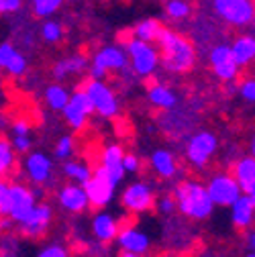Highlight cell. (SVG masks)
I'll use <instances>...</instances> for the list:
<instances>
[{"mask_svg": "<svg viewBox=\"0 0 255 257\" xmlns=\"http://www.w3.org/2000/svg\"><path fill=\"white\" fill-rule=\"evenodd\" d=\"M155 43L159 45V53H162L159 55V61H164V66L170 72L184 74L188 70H192L194 61H196V49L190 43V39L164 27V31L159 33Z\"/></svg>", "mask_w": 255, "mask_h": 257, "instance_id": "obj_1", "label": "cell"}, {"mask_svg": "<svg viewBox=\"0 0 255 257\" xmlns=\"http://www.w3.org/2000/svg\"><path fill=\"white\" fill-rule=\"evenodd\" d=\"M174 200H176V208H180L186 216L194 218V220L208 218L214 208L208 192H206V186L200 182H192V180L178 184Z\"/></svg>", "mask_w": 255, "mask_h": 257, "instance_id": "obj_2", "label": "cell"}, {"mask_svg": "<svg viewBox=\"0 0 255 257\" xmlns=\"http://www.w3.org/2000/svg\"><path fill=\"white\" fill-rule=\"evenodd\" d=\"M126 59H131V70L137 76H151L159 66V51L145 41L131 39L126 41Z\"/></svg>", "mask_w": 255, "mask_h": 257, "instance_id": "obj_3", "label": "cell"}, {"mask_svg": "<svg viewBox=\"0 0 255 257\" xmlns=\"http://www.w3.org/2000/svg\"><path fill=\"white\" fill-rule=\"evenodd\" d=\"M82 90L88 94L94 112H98L104 118L116 116V112H118V100H116L112 88L104 84V80H92L90 78L82 86Z\"/></svg>", "mask_w": 255, "mask_h": 257, "instance_id": "obj_4", "label": "cell"}, {"mask_svg": "<svg viewBox=\"0 0 255 257\" xmlns=\"http://www.w3.org/2000/svg\"><path fill=\"white\" fill-rule=\"evenodd\" d=\"M86 196H88V202L96 208H102L106 204H110L112 196H114V188L116 184L110 180V176L106 174V170L100 166L92 172V176L82 184Z\"/></svg>", "mask_w": 255, "mask_h": 257, "instance_id": "obj_5", "label": "cell"}, {"mask_svg": "<svg viewBox=\"0 0 255 257\" xmlns=\"http://www.w3.org/2000/svg\"><path fill=\"white\" fill-rule=\"evenodd\" d=\"M212 9L222 21L235 27L251 25L255 17L253 0H212Z\"/></svg>", "mask_w": 255, "mask_h": 257, "instance_id": "obj_6", "label": "cell"}, {"mask_svg": "<svg viewBox=\"0 0 255 257\" xmlns=\"http://www.w3.org/2000/svg\"><path fill=\"white\" fill-rule=\"evenodd\" d=\"M206 192L212 200L214 206H231L243 192L237 184V180L229 174H216L208 180L206 184Z\"/></svg>", "mask_w": 255, "mask_h": 257, "instance_id": "obj_7", "label": "cell"}, {"mask_svg": "<svg viewBox=\"0 0 255 257\" xmlns=\"http://www.w3.org/2000/svg\"><path fill=\"white\" fill-rule=\"evenodd\" d=\"M61 112H63V116H66V120H68V124L72 128L82 131V128L86 126V122H88V116L94 112V108H92V102L88 98V94L80 88L78 92L70 94V100H68L66 106L61 108Z\"/></svg>", "mask_w": 255, "mask_h": 257, "instance_id": "obj_8", "label": "cell"}, {"mask_svg": "<svg viewBox=\"0 0 255 257\" xmlns=\"http://www.w3.org/2000/svg\"><path fill=\"white\" fill-rule=\"evenodd\" d=\"M37 204V198L33 190H29L25 184H11L9 188V218L15 222H21L33 206Z\"/></svg>", "mask_w": 255, "mask_h": 257, "instance_id": "obj_9", "label": "cell"}, {"mask_svg": "<svg viewBox=\"0 0 255 257\" xmlns=\"http://www.w3.org/2000/svg\"><path fill=\"white\" fill-rule=\"evenodd\" d=\"M216 145H218V141L212 133H208V131L196 133L186 147L188 162L192 166H196V168H204L208 164V159L212 157V153L216 151Z\"/></svg>", "mask_w": 255, "mask_h": 257, "instance_id": "obj_10", "label": "cell"}, {"mask_svg": "<svg viewBox=\"0 0 255 257\" xmlns=\"http://www.w3.org/2000/svg\"><path fill=\"white\" fill-rule=\"evenodd\" d=\"M53 212L47 204H35L33 210H31L19 224H21V233L29 239H39L47 233L49 224H51Z\"/></svg>", "mask_w": 255, "mask_h": 257, "instance_id": "obj_11", "label": "cell"}, {"mask_svg": "<svg viewBox=\"0 0 255 257\" xmlns=\"http://www.w3.org/2000/svg\"><path fill=\"white\" fill-rule=\"evenodd\" d=\"M153 202H155L153 190L145 182H135L126 186L122 192V206L129 212H145L153 206Z\"/></svg>", "mask_w": 255, "mask_h": 257, "instance_id": "obj_12", "label": "cell"}, {"mask_svg": "<svg viewBox=\"0 0 255 257\" xmlns=\"http://www.w3.org/2000/svg\"><path fill=\"white\" fill-rule=\"evenodd\" d=\"M57 200H59L61 208H66L70 212H84L90 206L82 184H68V186H63L57 192Z\"/></svg>", "mask_w": 255, "mask_h": 257, "instance_id": "obj_13", "label": "cell"}, {"mask_svg": "<svg viewBox=\"0 0 255 257\" xmlns=\"http://www.w3.org/2000/svg\"><path fill=\"white\" fill-rule=\"evenodd\" d=\"M27 178L33 184H47L53 172V164L45 153H31L25 162Z\"/></svg>", "mask_w": 255, "mask_h": 257, "instance_id": "obj_14", "label": "cell"}, {"mask_svg": "<svg viewBox=\"0 0 255 257\" xmlns=\"http://www.w3.org/2000/svg\"><path fill=\"white\" fill-rule=\"evenodd\" d=\"M253 214H255V196H251V194H241L231 204V220L237 229L251 227Z\"/></svg>", "mask_w": 255, "mask_h": 257, "instance_id": "obj_15", "label": "cell"}, {"mask_svg": "<svg viewBox=\"0 0 255 257\" xmlns=\"http://www.w3.org/2000/svg\"><path fill=\"white\" fill-rule=\"evenodd\" d=\"M116 241H118V245L122 247V251H131V253H141V255H145L147 249H149V237H147L145 233H141L139 229H133V227L118 229Z\"/></svg>", "mask_w": 255, "mask_h": 257, "instance_id": "obj_16", "label": "cell"}, {"mask_svg": "<svg viewBox=\"0 0 255 257\" xmlns=\"http://www.w3.org/2000/svg\"><path fill=\"white\" fill-rule=\"evenodd\" d=\"M94 63L102 66L106 72H120L124 66H129V59H126L124 49H120L116 45H108V47H102L100 51H96Z\"/></svg>", "mask_w": 255, "mask_h": 257, "instance_id": "obj_17", "label": "cell"}, {"mask_svg": "<svg viewBox=\"0 0 255 257\" xmlns=\"http://www.w3.org/2000/svg\"><path fill=\"white\" fill-rule=\"evenodd\" d=\"M233 178L237 180L243 194L255 196V159L251 155L239 159L235 166V172H233Z\"/></svg>", "mask_w": 255, "mask_h": 257, "instance_id": "obj_18", "label": "cell"}, {"mask_svg": "<svg viewBox=\"0 0 255 257\" xmlns=\"http://www.w3.org/2000/svg\"><path fill=\"white\" fill-rule=\"evenodd\" d=\"M122 147L112 143L102 151V168L106 170V174L110 176V180L114 184H118L124 178V170H122Z\"/></svg>", "mask_w": 255, "mask_h": 257, "instance_id": "obj_19", "label": "cell"}, {"mask_svg": "<svg viewBox=\"0 0 255 257\" xmlns=\"http://www.w3.org/2000/svg\"><path fill=\"white\" fill-rule=\"evenodd\" d=\"M92 233L100 243H110L116 239L118 233V222L108 212H98L92 220Z\"/></svg>", "mask_w": 255, "mask_h": 257, "instance_id": "obj_20", "label": "cell"}, {"mask_svg": "<svg viewBox=\"0 0 255 257\" xmlns=\"http://www.w3.org/2000/svg\"><path fill=\"white\" fill-rule=\"evenodd\" d=\"M229 47H231V57L239 68L249 66V63L253 61V57H255V39L251 35L237 37L233 41V45H229Z\"/></svg>", "mask_w": 255, "mask_h": 257, "instance_id": "obj_21", "label": "cell"}, {"mask_svg": "<svg viewBox=\"0 0 255 257\" xmlns=\"http://www.w3.org/2000/svg\"><path fill=\"white\" fill-rule=\"evenodd\" d=\"M88 68V59L78 53V55H72L68 59H61L53 66V78L55 80H63L66 76H76V74H82L84 70Z\"/></svg>", "mask_w": 255, "mask_h": 257, "instance_id": "obj_22", "label": "cell"}, {"mask_svg": "<svg viewBox=\"0 0 255 257\" xmlns=\"http://www.w3.org/2000/svg\"><path fill=\"white\" fill-rule=\"evenodd\" d=\"M151 168L157 176H162V178H174L176 172H178V164H176V159L170 151L166 149H157L153 151L151 155Z\"/></svg>", "mask_w": 255, "mask_h": 257, "instance_id": "obj_23", "label": "cell"}, {"mask_svg": "<svg viewBox=\"0 0 255 257\" xmlns=\"http://www.w3.org/2000/svg\"><path fill=\"white\" fill-rule=\"evenodd\" d=\"M147 94H149V102L157 108L168 110V108L176 106V92L164 84H153Z\"/></svg>", "mask_w": 255, "mask_h": 257, "instance_id": "obj_24", "label": "cell"}, {"mask_svg": "<svg viewBox=\"0 0 255 257\" xmlns=\"http://www.w3.org/2000/svg\"><path fill=\"white\" fill-rule=\"evenodd\" d=\"M162 31H164V25L159 23L157 19H143L141 23H137V25H135L133 35H135V39H139V41L155 43Z\"/></svg>", "mask_w": 255, "mask_h": 257, "instance_id": "obj_25", "label": "cell"}, {"mask_svg": "<svg viewBox=\"0 0 255 257\" xmlns=\"http://www.w3.org/2000/svg\"><path fill=\"white\" fill-rule=\"evenodd\" d=\"M68 100H70V92L63 88L61 84H51V86H47V90H45V102L49 104V108L61 110L63 106L68 104Z\"/></svg>", "mask_w": 255, "mask_h": 257, "instance_id": "obj_26", "label": "cell"}, {"mask_svg": "<svg viewBox=\"0 0 255 257\" xmlns=\"http://www.w3.org/2000/svg\"><path fill=\"white\" fill-rule=\"evenodd\" d=\"M63 174H66L70 180L78 182V184H84L92 176V170L84 162H66L63 164Z\"/></svg>", "mask_w": 255, "mask_h": 257, "instance_id": "obj_27", "label": "cell"}, {"mask_svg": "<svg viewBox=\"0 0 255 257\" xmlns=\"http://www.w3.org/2000/svg\"><path fill=\"white\" fill-rule=\"evenodd\" d=\"M15 162H17V157H15L13 145L7 139H0V178L13 172Z\"/></svg>", "mask_w": 255, "mask_h": 257, "instance_id": "obj_28", "label": "cell"}, {"mask_svg": "<svg viewBox=\"0 0 255 257\" xmlns=\"http://www.w3.org/2000/svg\"><path fill=\"white\" fill-rule=\"evenodd\" d=\"M190 13H192V7H190L188 0H168L166 3V15L174 21H182Z\"/></svg>", "mask_w": 255, "mask_h": 257, "instance_id": "obj_29", "label": "cell"}, {"mask_svg": "<svg viewBox=\"0 0 255 257\" xmlns=\"http://www.w3.org/2000/svg\"><path fill=\"white\" fill-rule=\"evenodd\" d=\"M212 70H214L216 78H220L222 82H233V80L237 78V74H239V66H237L233 59H227V61L216 63V66H212Z\"/></svg>", "mask_w": 255, "mask_h": 257, "instance_id": "obj_30", "label": "cell"}, {"mask_svg": "<svg viewBox=\"0 0 255 257\" xmlns=\"http://www.w3.org/2000/svg\"><path fill=\"white\" fill-rule=\"evenodd\" d=\"M5 70H7L11 76H15V78L23 76V74L27 72V57H25L23 53L15 51V53H13V57L9 59V63L5 66Z\"/></svg>", "mask_w": 255, "mask_h": 257, "instance_id": "obj_31", "label": "cell"}, {"mask_svg": "<svg viewBox=\"0 0 255 257\" xmlns=\"http://www.w3.org/2000/svg\"><path fill=\"white\" fill-rule=\"evenodd\" d=\"M63 0H33V9L37 17H51L59 7H61Z\"/></svg>", "mask_w": 255, "mask_h": 257, "instance_id": "obj_32", "label": "cell"}, {"mask_svg": "<svg viewBox=\"0 0 255 257\" xmlns=\"http://www.w3.org/2000/svg\"><path fill=\"white\" fill-rule=\"evenodd\" d=\"M53 153H55L57 159H63V162H66V159H70L72 153H74V139H72L70 135H63V137L55 143Z\"/></svg>", "mask_w": 255, "mask_h": 257, "instance_id": "obj_33", "label": "cell"}, {"mask_svg": "<svg viewBox=\"0 0 255 257\" xmlns=\"http://www.w3.org/2000/svg\"><path fill=\"white\" fill-rule=\"evenodd\" d=\"M41 33H43V39H45L47 43H57V41H61V37H63V29H61L59 23L47 21V23L43 25V29H41Z\"/></svg>", "mask_w": 255, "mask_h": 257, "instance_id": "obj_34", "label": "cell"}, {"mask_svg": "<svg viewBox=\"0 0 255 257\" xmlns=\"http://www.w3.org/2000/svg\"><path fill=\"white\" fill-rule=\"evenodd\" d=\"M208 59H210L212 66H216V63H220V61L233 59V57H231V47H229V45H216V47L208 53Z\"/></svg>", "mask_w": 255, "mask_h": 257, "instance_id": "obj_35", "label": "cell"}, {"mask_svg": "<svg viewBox=\"0 0 255 257\" xmlns=\"http://www.w3.org/2000/svg\"><path fill=\"white\" fill-rule=\"evenodd\" d=\"M239 94L241 98L247 100V102H253L255 100V80L253 78H247L239 84Z\"/></svg>", "mask_w": 255, "mask_h": 257, "instance_id": "obj_36", "label": "cell"}, {"mask_svg": "<svg viewBox=\"0 0 255 257\" xmlns=\"http://www.w3.org/2000/svg\"><path fill=\"white\" fill-rule=\"evenodd\" d=\"M9 188L11 184L0 178V216L9 214Z\"/></svg>", "mask_w": 255, "mask_h": 257, "instance_id": "obj_37", "label": "cell"}, {"mask_svg": "<svg viewBox=\"0 0 255 257\" xmlns=\"http://www.w3.org/2000/svg\"><path fill=\"white\" fill-rule=\"evenodd\" d=\"M139 168H141V164H139V157L137 155H131V153H124L122 155V170H124V174L126 172L137 174Z\"/></svg>", "mask_w": 255, "mask_h": 257, "instance_id": "obj_38", "label": "cell"}, {"mask_svg": "<svg viewBox=\"0 0 255 257\" xmlns=\"http://www.w3.org/2000/svg\"><path fill=\"white\" fill-rule=\"evenodd\" d=\"M13 149L17 151V153H27L29 149H31V137L29 135H15V139H13Z\"/></svg>", "mask_w": 255, "mask_h": 257, "instance_id": "obj_39", "label": "cell"}, {"mask_svg": "<svg viewBox=\"0 0 255 257\" xmlns=\"http://www.w3.org/2000/svg\"><path fill=\"white\" fill-rule=\"evenodd\" d=\"M37 257H68V251H66V247H61V245H49Z\"/></svg>", "mask_w": 255, "mask_h": 257, "instance_id": "obj_40", "label": "cell"}, {"mask_svg": "<svg viewBox=\"0 0 255 257\" xmlns=\"http://www.w3.org/2000/svg\"><path fill=\"white\" fill-rule=\"evenodd\" d=\"M15 51H17V49H15L11 43H3V45H0V68H5V66H7L9 59L13 57Z\"/></svg>", "mask_w": 255, "mask_h": 257, "instance_id": "obj_41", "label": "cell"}, {"mask_svg": "<svg viewBox=\"0 0 255 257\" xmlns=\"http://www.w3.org/2000/svg\"><path fill=\"white\" fill-rule=\"evenodd\" d=\"M29 131H31L29 120H25V118L15 120V124H13V133H15V135H29Z\"/></svg>", "mask_w": 255, "mask_h": 257, "instance_id": "obj_42", "label": "cell"}, {"mask_svg": "<svg viewBox=\"0 0 255 257\" xmlns=\"http://www.w3.org/2000/svg\"><path fill=\"white\" fill-rule=\"evenodd\" d=\"M106 76H108V72L102 66H98V63L92 61V66H90V78L92 80H104Z\"/></svg>", "mask_w": 255, "mask_h": 257, "instance_id": "obj_43", "label": "cell"}, {"mask_svg": "<svg viewBox=\"0 0 255 257\" xmlns=\"http://www.w3.org/2000/svg\"><path fill=\"white\" fill-rule=\"evenodd\" d=\"M157 206H159V210H162V212H166V214H168V212H172V210L176 208V200H174V198H170V196H166V198L159 200V204H157Z\"/></svg>", "mask_w": 255, "mask_h": 257, "instance_id": "obj_44", "label": "cell"}, {"mask_svg": "<svg viewBox=\"0 0 255 257\" xmlns=\"http://www.w3.org/2000/svg\"><path fill=\"white\" fill-rule=\"evenodd\" d=\"M21 3H23V0H3L5 13H17L21 9Z\"/></svg>", "mask_w": 255, "mask_h": 257, "instance_id": "obj_45", "label": "cell"}, {"mask_svg": "<svg viewBox=\"0 0 255 257\" xmlns=\"http://www.w3.org/2000/svg\"><path fill=\"white\" fill-rule=\"evenodd\" d=\"M247 247H249V249H253V247H255V235H253V233H249V235H247Z\"/></svg>", "mask_w": 255, "mask_h": 257, "instance_id": "obj_46", "label": "cell"}, {"mask_svg": "<svg viewBox=\"0 0 255 257\" xmlns=\"http://www.w3.org/2000/svg\"><path fill=\"white\" fill-rule=\"evenodd\" d=\"M118 257H145V255H141V253H131V251H122Z\"/></svg>", "mask_w": 255, "mask_h": 257, "instance_id": "obj_47", "label": "cell"}, {"mask_svg": "<svg viewBox=\"0 0 255 257\" xmlns=\"http://www.w3.org/2000/svg\"><path fill=\"white\" fill-rule=\"evenodd\" d=\"M9 227H11V222L5 220V218H0V231H5V229H9Z\"/></svg>", "mask_w": 255, "mask_h": 257, "instance_id": "obj_48", "label": "cell"}, {"mask_svg": "<svg viewBox=\"0 0 255 257\" xmlns=\"http://www.w3.org/2000/svg\"><path fill=\"white\" fill-rule=\"evenodd\" d=\"M5 13V5H3V0H0V15Z\"/></svg>", "mask_w": 255, "mask_h": 257, "instance_id": "obj_49", "label": "cell"}, {"mask_svg": "<svg viewBox=\"0 0 255 257\" xmlns=\"http://www.w3.org/2000/svg\"><path fill=\"white\" fill-rule=\"evenodd\" d=\"M247 257H255V255H253V253H249V255H247Z\"/></svg>", "mask_w": 255, "mask_h": 257, "instance_id": "obj_50", "label": "cell"}, {"mask_svg": "<svg viewBox=\"0 0 255 257\" xmlns=\"http://www.w3.org/2000/svg\"><path fill=\"white\" fill-rule=\"evenodd\" d=\"M182 257H188V255H182Z\"/></svg>", "mask_w": 255, "mask_h": 257, "instance_id": "obj_51", "label": "cell"}]
</instances>
